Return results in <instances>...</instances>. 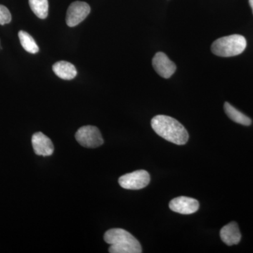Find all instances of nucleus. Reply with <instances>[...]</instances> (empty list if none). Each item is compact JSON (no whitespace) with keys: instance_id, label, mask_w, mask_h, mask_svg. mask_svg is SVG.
<instances>
[{"instance_id":"1","label":"nucleus","mask_w":253,"mask_h":253,"mask_svg":"<svg viewBox=\"0 0 253 253\" xmlns=\"http://www.w3.org/2000/svg\"><path fill=\"white\" fill-rule=\"evenodd\" d=\"M151 126L158 135L173 144L184 145L189 140V134L186 128L179 121L169 116H155L151 120Z\"/></svg>"},{"instance_id":"2","label":"nucleus","mask_w":253,"mask_h":253,"mask_svg":"<svg viewBox=\"0 0 253 253\" xmlns=\"http://www.w3.org/2000/svg\"><path fill=\"white\" fill-rule=\"evenodd\" d=\"M104 241L111 245V253H141L140 243L130 233L123 229H112L104 234Z\"/></svg>"},{"instance_id":"3","label":"nucleus","mask_w":253,"mask_h":253,"mask_svg":"<svg viewBox=\"0 0 253 253\" xmlns=\"http://www.w3.org/2000/svg\"><path fill=\"white\" fill-rule=\"evenodd\" d=\"M247 46L246 38L241 35L223 37L212 43L211 50L213 54L221 57H231L244 52Z\"/></svg>"},{"instance_id":"4","label":"nucleus","mask_w":253,"mask_h":253,"mask_svg":"<svg viewBox=\"0 0 253 253\" xmlns=\"http://www.w3.org/2000/svg\"><path fill=\"white\" fill-rule=\"evenodd\" d=\"M76 139L81 146L85 148H97L104 144V139L96 126H83L76 134Z\"/></svg>"},{"instance_id":"5","label":"nucleus","mask_w":253,"mask_h":253,"mask_svg":"<svg viewBox=\"0 0 253 253\" xmlns=\"http://www.w3.org/2000/svg\"><path fill=\"white\" fill-rule=\"evenodd\" d=\"M151 177L147 171L136 170L120 177L118 182L123 189L139 190L149 185Z\"/></svg>"},{"instance_id":"6","label":"nucleus","mask_w":253,"mask_h":253,"mask_svg":"<svg viewBox=\"0 0 253 253\" xmlns=\"http://www.w3.org/2000/svg\"><path fill=\"white\" fill-rule=\"evenodd\" d=\"M91 8L84 1H74L70 5L66 13V23L69 27H75L83 22L90 13Z\"/></svg>"},{"instance_id":"7","label":"nucleus","mask_w":253,"mask_h":253,"mask_svg":"<svg viewBox=\"0 0 253 253\" xmlns=\"http://www.w3.org/2000/svg\"><path fill=\"white\" fill-rule=\"evenodd\" d=\"M152 64L156 73L166 79L170 78L176 71L175 63L163 52L156 53L153 59Z\"/></svg>"},{"instance_id":"8","label":"nucleus","mask_w":253,"mask_h":253,"mask_svg":"<svg viewBox=\"0 0 253 253\" xmlns=\"http://www.w3.org/2000/svg\"><path fill=\"white\" fill-rule=\"evenodd\" d=\"M169 207L171 211L182 214H191L198 211L199 203L192 198L180 196L170 201Z\"/></svg>"},{"instance_id":"9","label":"nucleus","mask_w":253,"mask_h":253,"mask_svg":"<svg viewBox=\"0 0 253 253\" xmlns=\"http://www.w3.org/2000/svg\"><path fill=\"white\" fill-rule=\"evenodd\" d=\"M32 145L38 156H49L54 153V147L51 139L43 133H35L32 137Z\"/></svg>"},{"instance_id":"10","label":"nucleus","mask_w":253,"mask_h":253,"mask_svg":"<svg viewBox=\"0 0 253 253\" xmlns=\"http://www.w3.org/2000/svg\"><path fill=\"white\" fill-rule=\"evenodd\" d=\"M220 237L224 244L233 246L239 244L241 239L239 226L234 221L224 226L220 231Z\"/></svg>"},{"instance_id":"11","label":"nucleus","mask_w":253,"mask_h":253,"mask_svg":"<svg viewBox=\"0 0 253 253\" xmlns=\"http://www.w3.org/2000/svg\"><path fill=\"white\" fill-rule=\"evenodd\" d=\"M53 71L58 77L66 81H70L77 76V70L72 63L61 61L53 65Z\"/></svg>"},{"instance_id":"12","label":"nucleus","mask_w":253,"mask_h":253,"mask_svg":"<svg viewBox=\"0 0 253 253\" xmlns=\"http://www.w3.org/2000/svg\"><path fill=\"white\" fill-rule=\"evenodd\" d=\"M224 109L228 117L232 120L234 122L245 126H251L252 123L251 118L246 116L244 113L240 112L234 106H231L229 103H224Z\"/></svg>"},{"instance_id":"13","label":"nucleus","mask_w":253,"mask_h":253,"mask_svg":"<svg viewBox=\"0 0 253 253\" xmlns=\"http://www.w3.org/2000/svg\"><path fill=\"white\" fill-rule=\"evenodd\" d=\"M18 38L21 45L26 51L31 54H36L39 51V46L37 44L36 42L27 32L23 31L18 32Z\"/></svg>"},{"instance_id":"14","label":"nucleus","mask_w":253,"mask_h":253,"mask_svg":"<svg viewBox=\"0 0 253 253\" xmlns=\"http://www.w3.org/2000/svg\"><path fill=\"white\" fill-rule=\"evenodd\" d=\"M29 5L32 11L38 18L44 19L49 12L48 0H29Z\"/></svg>"},{"instance_id":"15","label":"nucleus","mask_w":253,"mask_h":253,"mask_svg":"<svg viewBox=\"0 0 253 253\" xmlns=\"http://www.w3.org/2000/svg\"><path fill=\"white\" fill-rule=\"evenodd\" d=\"M11 21V14L9 10L4 6L0 4V25H5Z\"/></svg>"},{"instance_id":"16","label":"nucleus","mask_w":253,"mask_h":253,"mask_svg":"<svg viewBox=\"0 0 253 253\" xmlns=\"http://www.w3.org/2000/svg\"><path fill=\"white\" fill-rule=\"evenodd\" d=\"M249 4L251 5V8H252L253 13V0H249Z\"/></svg>"}]
</instances>
